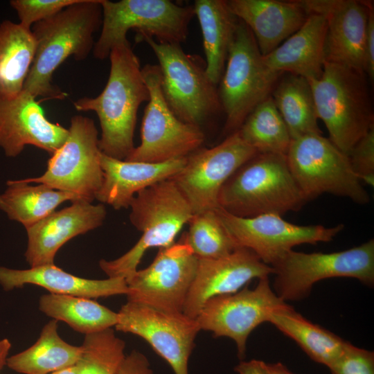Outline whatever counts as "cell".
<instances>
[{"mask_svg": "<svg viewBox=\"0 0 374 374\" xmlns=\"http://www.w3.org/2000/svg\"><path fill=\"white\" fill-rule=\"evenodd\" d=\"M107 84L96 97H83L73 103L79 112L93 111L100 121L98 147L104 154L125 160L134 148V133L140 105L150 93L138 57L128 40L110 51Z\"/></svg>", "mask_w": 374, "mask_h": 374, "instance_id": "obj_1", "label": "cell"}, {"mask_svg": "<svg viewBox=\"0 0 374 374\" xmlns=\"http://www.w3.org/2000/svg\"><path fill=\"white\" fill-rule=\"evenodd\" d=\"M102 0H79L33 25L35 57L23 90L35 97L62 100L67 94L52 83L54 71L69 57L85 60L103 22Z\"/></svg>", "mask_w": 374, "mask_h": 374, "instance_id": "obj_2", "label": "cell"}, {"mask_svg": "<svg viewBox=\"0 0 374 374\" xmlns=\"http://www.w3.org/2000/svg\"><path fill=\"white\" fill-rule=\"evenodd\" d=\"M306 202L286 155L274 153H256L230 177L218 197L220 208L241 217L283 216Z\"/></svg>", "mask_w": 374, "mask_h": 374, "instance_id": "obj_3", "label": "cell"}, {"mask_svg": "<svg viewBox=\"0 0 374 374\" xmlns=\"http://www.w3.org/2000/svg\"><path fill=\"white\" fill-rule=\"evenodd\" d=\"M367 78L363 71L326 62L321 77L309 81L318 119L328 139L346 154L374 127Z\"/></svg>", "mask_w": 374, "mask_h": 374, "instance_id": "obj_4", "label": "cell"}, {"mask_svg": "<svg viewBox=\"0 0 374 374\" xmlns=\"http://www.w3.org/2000/svg\"><path fill=\"white\" fill-rule=\"evenodd\" d=\"M130 207V220L142 235L121 257L100 260L99 266L108 278H130L148 249L173 244L178 233L193 215L188 202L171 179L139 192Z\"/></svg>", "mask_w": 374, "mask_h": 374, "instance_id": "obj_5", "label": "cell"}, {"mask_svg": "<svg viewBox=\"0 0 374 374\" xmlns=\"http://www.w3.org/2000/svg\"><path fill=\"white\" fill-rule=\"evenodd\" d=\"M283 73L265 64L252 33L238 19L224 71L217 85L225 115V137L237 132L248 115L271 96Z\"/></svg>", "mask_w": 374, "mask_h": 374, "instance_id": "obj_6", "label": "cell"}, {"mask_svg": "<svg viewBox=\"0 0 374 374\" xmlns=\"http://www.w3.org/2000/svg\"><path fill=\"white\" fill-rule=\"evenodd\" d=\"M101 32L93 53L98 60L109 57L112 48L127 40L136 30L161 43L185 42L188 26L195 17L193 5L181 6L170 0H102Z\"/></svg>", "mask_w": 374, "mask_h": 374, "instance_id": "obj_7", "label": "cell"}, {"mask_svg": "<svg viewBox=\"0 0 374 374\" xmlns=\"http://www.w3.org/2000/svg\"><path fill=\"white\" fill-rule=\"evenodd\" d=\"M153 51L161 71V87L172 112L184 123L202 125L223 112L217 85L208 77L200 59L186 53L181 44L161 43L138 35Z\"/></svg>", "mask_w": 374, "mask_h": 374, "instance_id": "obj_8", "label": "cell"}, {"mask_svg": "<svg viewBox=\"0 0 374 374\" xmlns=\"http://www.w3.org/2000/svg\"><path fill=\"white\" fill-rule=\"evenodd\" d=\"M286 158L307 202L323 193L348 197L359 204L369 202V195L353 171L348 154L322 134L292 139Z\"/></svg>", "mask_w": 374, "mask_h": 374, "instance_id": "obj_9", "label": "cell"}, {"mask_svg": "<svg viewBox=\"0 0 374 374\" xmlns=\"http://www.w3.org/2000/svg\"><path fill=\"white\" fill-rule=\"evenodd\" d=\"M274 291L284 301L309 296L317 282L335 277L353 278L369 287L374 284V240L341 251H287L272 266Z\"/></svg>", "mask_w": 374, "mask_h": 374, "instance_id": "obj_10", "label": "cell"}, {"mask_svg": "<svg viewBox=\"0 0 374 374\" xmlns=\"http://www.w3.org/2000/svg\"><path fill=\"white\" fill-rule=\"evenodd\" d=\"M142 73L150 98L141 126V143L125 161L163 163L186 158L202 147V129L179 119L167 104L161 87L158 64H145Z\"/></svg>", "mask_w": 374, "mask_h": 374, "instance_id": "obj_11", "label": "cell"}, {"mask_svg": "<svg viewBox=\"0 0 374 374\" xmlns=\"http://www.w3.org/2000/svg\"><path fill=\"white\" fill-rule=\"evenodd\" d=\"M68 130L66 141L48 161L46 172L40 177L22 181L73 193L91 203L103 179L98 132L94 121L81 115L71 118Z\"/></svg>", "mask_w": 374, "mask_h": 374, "instance_id": "obj_12", "label": "cell"}, {"mask_svg": "<svg viewBox=\"0 0 374 374\" xmlns=\"http://www.w3.org/2000/svg\"><path fill=\"white\" fill-rule=\"evenodd\" d=\"M256 153L235 132L218 145L200 148L186 158L170 178L188 202L193 215L219 208L220 190L230 177Z\"/></svg>", "mask_w": 374, "mask_h": 374, "instance_id": "obj_13", "label": "cell"}, {"mask_svg": "<svg viewBox=\"0 0 374 374\" xmlns=\"http://www.w3.org/2000/svg\"><path fill=\"white\" fill-rule=\"evenodd\" d=\"M197 264V257L182 238L159 248L148 267L136 270L125 280L127 301L162 311L183 312Z\"/></svg>", "mask_w": 374, "mask_h": 374, "instance_id": "obj_14", "label": "cell"}, {"mask_svg": "<svg viewBox=\"0 0 374 374\" xmlns=\"http://www.w3.org/2000/svg\"><path fill=\"white\" fill-rule=\"evenodd\" d=\"M253 289L239 291L208 300L196 317L200 330L213 337H225L235 343L238 356L244 360L247 341L251 332L270 315L287 305L271 288L269 277L258 279Z\"/></svg>", "mask_w": 374, "mask_h": 374, "instance_id": "obj_15", "label": "cell"}, {"mask_svg": "<svg viewBox=\"0 0 374 374\" xmlns=\"http://www.w3.org/2000/svg\"><path fill=\"white\" fill-rule=\"evenodd\" d=\"M216 211L237 245L249 249L271 267L294 247L330 242L344 228L342 224L332 227L294 224L276 214L241 217L220 207Z\"/></svg>", "mask_w": 374, "mask_h": 374, "instance_id": "obj_16", "label": "cell"}, {"mask_svg": "<svg viewBox=\"0 0 374 374\" xmlns=\"http://www.w3.org/2000/svg\"><path fill=\"white\" fill-rule=\"evenodd\" d=\"M118 313L114 328L145 340L172 368L175 374H188V361L201 330L196 319L184 312L159 310L127 301Z\"/></svg>", "mask_w": 374, "mask_h": 374, "instance_id": "obj_17", "label": "cell"}, {"mask_svg": "<svg viewBox=\"0 0 374 374\" xmlns=\"http://www.w3.org/2000/svg\"><path fill=\"white\" fill-rule=\"evenodd\" d=\"M299 1L308 14H320L326 19V62L364 71V42L371 2L356 0Z\"/></svg>", "mask_w": 374, "mask_h": 374, "instance_id": "obj_18", "label": "cell"}, {"mask_svg": "<svg viewBox=\"0 0 374 374\" xmlns=\"http://www.w3.org/2000/svg\"><path fill=\"white\" fill-rule=\"evenodd\" d=\"M274 273L272 267L244 247H238L222 258H198L196 273L183 312L196 319L211 299L235 293L252 279L269 277Z\"/></svg>", "mask_w": 374, "mask_h": 374, "instance_id": "obj_19", "label": "cell"}, {"mask_svg": "<svg viewBox=\"0 0 374 374\" xmlns=\"http://www.w3.org/2000/svg\"><path fill=\"white\" fill-rule=\"evenodd\" d=\"M69 130L48 120L36 98L22 91L13 98L0 97V148L9 157L32 145L53 154L66 141Z\"/></svg>", "mask_w": 374, "mask_h": 374, "instance_id": "obj_20", "label": "cell"}, {"mask_svg": "<svg viewBox=\"0 0 374 374\" xmlns=\"http://www.w3.org/2000/svg\"><path fill=\"white\" fill-rule=\"evenodd\" d=\"M106 217L103 204L73 202L26 229L28 245L24 253L30 267L53 265L58 250L69 240L101 226Z\"/></svg>", "mask_w": 374, "mask_h": 374, "instance_id": "obj_21", "label": "cell"}, {"mask_svg": "<svg viewBox=\"0 0 374 374\" xmlns=\"http://www.w3.org/2000/svg\"><path fill=\"white\" fill-rule=\"evenodd\" d=\"M226 3L251 30L262 56L296 32L309 15L299 1L228 0Z\"/></svg>", "mask_w": 374, "mask_h": 374, "instance_id": "obj_22", "label": "cell"}, {"mask_svg": "<svg viewBox=\"0 0 374 374\" xmlns=\"http://www.w3.org/2000/svg\"><path fill=\"white\" fill-rule=\"evenodd\" d=\"M186 158L154 163L119 160L100 152L103 179L96 199L116 210L127 208L139 192L177 174Z\"/></svg>", "mask_w": 374, "mask_h": 374, "instance_id": "obj_23", "label": "cell"}, {"mask_svg": "<svg viewBox=\"0 0 374 374\" xmlns=\"http://www.w3.org/2000/svg\"><path fill=\"white\" fill-rule=\"evenodd\" d=\"M27 284L39 286L49 293L98 299L127 292L122 278L88 279L69 274L53 265L14 269L0 267V285L5 290L22 287Z\"/></svg>", "mask_w": 374, "mask_h": 374, "instance_id": "obj_24", "label": "cell"}, {"mask_svg": "<svg viewBox=\"0 0 374 374\" xmlns=\"http://www.w3.org/2000/svg\"><path fill=\"white\" fill-rule=\"evenodd\" d=\"M326 34L325 17L310 13L302 26L268 55L265 64L271 69L301 76L308 80L319 79L323 70Z\"/></svg>", "mask_w": 374, "mask_h": 374, "instance_id": "obj_25", "label": "cell"}, {"mask_svg": "<svg viewBox=\"0 0 374 374\" xmlns=\"http://www.w3.org/2000/svg\"><path fill=\"white\" fill-rule=\"evenodd\" d=\"M193 6L202 35L206 72L211 82L218 85L238 19L225 0H195Z\"/></svg>", "mask_w": 374, "mask_h": 374, "instance_id": "obj_26", "label": "cell"}, {"mask_svg": "<svg viewBox=\"0 0 374 374\" xmlns=\"http://www.w3.org/2000/svg\"><path fill=\"white\" fill-rule=\"evenodd\" d=\"M35 51L31 28L10 20L0 24V97L13 98L22 91Z\"/></svg>", "mask_w": 374, "mask_h": 374, "instance_id": "obj_27", "label": "cell"}, {"mask_svg": "<svg viewBox=\"0 0 374 374\" xmlns=\"http://www.w3.org/2000/svg\"><path fill=\"white\" fill-rule=\"evenodd\" d=\"M57 321L51 320L42 329L36 342L8 357L6 366L22 374H49L75 365L81 346L71 345L58 334Z\"/></svg>", "mask_w": 374, "mask_h": 374, "instance_id": "obj_28", "label": "cell"}, {"mask_svg": "<svg viewBox=\"0 0 374 374\" xmlns=\"http://www.w3.org/2000/svg\"><path fill=\"white\" fill-rule=\"evenodd\" d=\"M0 194V209L25 229L35 224L66 201H82L78 195L39 184L31 186L21 180H8Z\"/></svg>", "mask_w": 374, "mask_h": 374, "instance_id": "obj_29", "label": "cell"}, {"mask_svg": "<svg viewBox=\"0 0 374 374\" xmlns=\"http://www.w3.org/2000/svg\"><path fill=\"white\" fill-rule=\"evenodd\" d=\"M267 322L294 340L312 360L327 367L341 354L347 343L308 320L288 304L274 312Z\"/></svg>", "mask_w": 374, "mask_h": 374, "instance_id": "obj_30", "label": "cell"}, {"mask_svg": "<svg viewBox=\"0 0 374 374\" xmlns=\"http://www.w3.org/2000/svg\"><path fill=\"white\" fill-rule=\"evenodd\" d=\"M271 96L292 140L310 134H322L309 80L284 73Z\"/></svg>", "mask_w": 374, "mask_h": 374, "instance_id": "obj_31", "label": "cell"}, {"mask_svg": "<svg viewBox=\"0 0 374 374\" xmlns=\"http://www.w3.org/2000/svg\"><path fill=\"white\" fill-rule=\"evenodd\" d=\"M42 312L57 321H63L84 335L113 328L118 313L85 297L48 293L39 301Z\"/></svg>", "mask_w": 374, "mask_h": 374, "instance_id": "obj_32", "label": "cell"}, {"mask_svg": "<svg viewBox=\"0 0 374 374\" xmlns=\"http://www.w3.org/2000/svg\"><path fill=\"white\" fill-rule=\"evenodd\" d=\"M241 138L258 153L286 155L292 139L271 96L260 103L238 130Z\"/></svg>", "mask_w": 374, "mask_h": 374, "instance_id": "obj_33", "label": "cell"}, {"mask_svg": "<svg viewBox=\"0 0 374 374\" xmlns=\"http://www.w3.org/2000/svg\"><path fill=\"white\" fill-rule=\"evenodd\" d=\"M188 224V231L181 238L199 259L222 258L240 247L225 228L216 209L194 214Z\"/></svg>", "mask_w": 374, "mask_h": 374, "instance_id": "obj_34", "label": "cell"}, {"mask_svg": "<svg viewBox=\"0 0 374 374\" xmlns=\"http://www.w3.org/2000/svg\"><path fill=\"white\" fill-rule=\"evenodd\" d=\"M75 364L77 374H115L125 357V343L112 328L86 335Z\"/></svg>", "mask_w": 374, "mask_h": 374, "instance_id": "obj_35", "label": "cell"}, {"mask_svg": "<svg viewBox=\"0 0 374 374\" xmlns=\"http://www.w3.org/2000/svg\"><path fill=\"white\" fill-rule=\"evenodd\" d=\"M79 0H12L10 6L19 19V24L31 28L33 24L53 16Z\"/></svg>", "mask_w": 374, "mask_h": 374, "instance_id": "obj_36", "label": "cell"}, {"mask_svg": "<svg viewBox=\"0 0 374 374\" xmlns=\"http://www.w3.org/2000/svg\"><path fill=\"white\" fill-rule=\"evenodd\" d=\"M328 368L332 374H374V353L347 341L341 354Z\"/></svg>", "mask_w": 374, "mask_h": 374, "instance_id": "obj_37", "label": "cell"}, {"mask_svg": "<svg viewBox=\"0 0 374 374\" xmlns=\"http://www.w3.org/2000/svg\"><path fill=\"white\" fill-rule=\"evenodd\" d=\"M352 168L359 180L374 185V127L353 146L348 154Z\"/></svg>", "mask_w": 374, "mask_h": 374, "instance_id": "obj_38", "label": "cell"}, {"mask_svg": "<svg viewBox=\"0 0 374 374\" xmlns=\"http://www.w3.org/2000/svg\"><path fill=\"white\" fill-rule=\"evenodd\" d=\"M115 374H154L146 356L138 350L126 355Z\"/></svg>", "mask_w": 374, "mask_h": 374, "instance_id": "obj_39", "label": "cell"}, {"mask_svg": "<svg viewBox=\"0 0 374 374\" xmlns=\"http://www.w3.org/2000/svg\"><path fill=\"white\" fill-rule=\"evenodd\" d=\"M364 72L371 81L374 79V9L373 3L368 11L364 42Z\"/></svg>", "mask_w": 374, "mask_h": 374, "instance_id": "obj_40", "label": "cell"}, {"mask_svg": "<svg viewBox=\"0 0 374 374\" xmlns=\"http://www.w3.org/2000/svg\"><path fill=\"white\" fill-rule=\"evenodd\" d=\"M235 371L238 374H267L262 366V361L257 359L241 360L235 367Z\"/></svg>", "mask_w": 374, "mask_h": 374, "instance_id": "obj_41", "label": "cell"}, {"mask_svg": "<svg viewBox=\"0 0 374 374\" xmlns=\"http://www.w3.org/2000/svg\"><path fill=\"white\" fill-rule=\"evenodd\" d=\"M262 366L267 374H294L283 364H268L262 361Z\"/></svg>", "mask_w": 374, "mask_h": 374, "instance_id": "obj_42", "label": "cell"}, {"mask_svg": "<svg viewBox=\"0 0 374 374\" xmlns=\"http://www.w3.org/2000/svg\"><path fill=\"white\" fill-rule=\"evenodd\" d=\"M11 348V343L8 339L0 340V371L6 365L8 354Z\"/></svg>", "mask_w": 374, "mask_h": 374, "instance_id": "obj_43", "label": "cell"}, {"mask_svg": "<svg viewBox=\"0 0 374 374\" xmlns=\"http://www.w3.org/2000/svg\"><path fill=\"white\" fill-rule=\"evenodd\" d=\"M49 374H77V368L75 365H73L66 368L57 371Z\"/></svg>", "mask_w": 374, "mask_h": 374, "instance_id": "obj_44", "label": "cell"}]
</instances>
